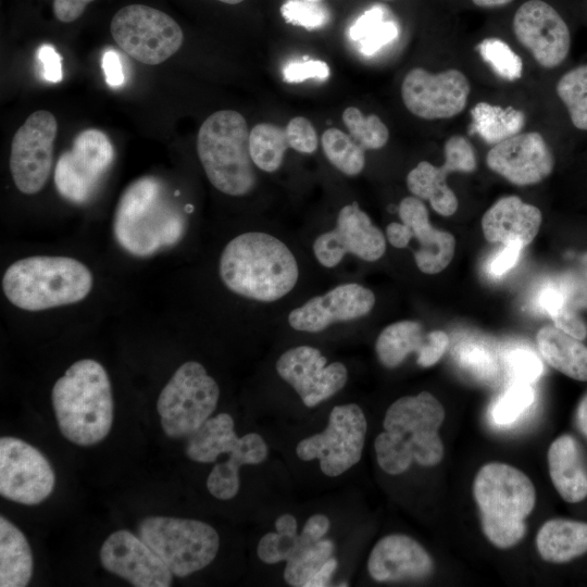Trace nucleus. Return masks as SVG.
<instances>
[{
  "mask_svg": "<svg viewBox=\"0 0 587 587\" xmlns=\"http://www.w3.org/2000/svg\"><path fill=\"white\" fill-rule=\"evenodd\" d=\"M187 218L167 186L155 176H142L121 195L113 218V235L127 253L145 258L177 245Z\"/></svg>",
  "mask_w": 587,
  "mask_h": 587,
  "instance_id": "obj_1",
  "label": "nucleus"
},
{
  "mask_svg": "<svg viewBox=\"0 0 587 587\" xmlns=\"http://www.w3.org/2000/svg\"><path fill=\"white\" fill-rule=\"evenodd\" d=\"M218 273L230 291L260 302L283 298L299 278L290 249L263 232H247L233 238L222 251Z\"/></svg>",
  "mask_w": 587,
  "mask_h": 587,
  "instance_id": "obj_2",
  "label": "nucleus"
},
{
  "mask_svg": "<svg viewBox=\"0 0 587 587\" xmlns=\"http://www.w3.org/2000/svg\"><path fill=\"white\" fill-rule=\"evenodd\" d=\"M445 420L442 404L428 391L396 400L386 411L384 432L374 448L379 467L390 475L405 472L412 462L435 466L444 458L438 430Z\"/></svg>",
  "mask_w": 587,
  "mask_h": 587,
  "instance_id": "obj_3",
  "label": "nucleus"
},
{
  "mask_svg": "<svg viewBox=\"0 0 587 587\" xmlns=\"http://www.w3.org/2000/svg\"><path fill=\"white\" fill-rule=\"evenodd\" d=\"M52 405L62 435L78 446L103 440L113 422V397L105 369L96 360L73 363L52 388Z\"/></svg>",
  "mask_w": 587,
  "mask_h": 587,
  "instance_id": "obj_4",
  "label": "nucleus"
},
{
  "mask_svg": "<svg viewBox=\"0 0 587 587\" xmlns=\"http://www.w3.org/2000/svg\"><path fill=\"white\" fill-rule=\"evenodd\" d=\"M92 274L68 257L34 255L12 263L3 274L7 299L25 311H43L84 300L91 291Z\"/></svg>",
  "mask_w": 587,
  "mask_h": 587,
  "instance_id": "obj_5",
  "label": "nucleus"
},
{
  "mask_svg": "<svg viewBox=\"0 0 587 587\" xmlns=\"http://www.w3.org/2000/svg\"><path fill=\"white\" fill-rule=\"evenodd\" d=\"M473 495L484 535L492 545L507 549L522 540L526 532L524 521L536 502L528 476L509 464L490 462L477 472Z\"/></svg>",
  "mask_w": 587,
  "mask_h": 587,
  "instance_id": "obj_6",
  "label": "nucleus"
},
{
  "mask_svg": "<svg viewBox=\"0 0 587 587\" xmlns=\"http://www.w3.org/2000/svg\"><path fill=\"white\" fill-rule=\"evenodd\" d=\"M246 118L221 110L204 120L197 136V152L210 183L221 192L239 197L257 184Z\"/></svg>",
  "mask_w": 587,
  "mask_h": 587,
  "instance_id": "obj_7",
  "label": "nucleus"
},
{
  "mask_svg": "<svg viewBox=\"0 0 587 587\" xmlns=\"http://www.w3.org/2000/svg\"><path fill=\"white\" fill-rule=\"evenodd\" d=\"M138 534L178 577L209 565L220 548L217 532L198 520L149 516L140 522Z\"/></svg>",
  "mask_w": 587,
  "mask_h": 587,
  "instance_id": "obj_8",
  "label": "nucleus"
},
{
  "mask_svg": "<svg viewBox=\"0 0 587 587\" xmlns=\"http://www.w3.org/2000/svg\"><path fill=\"white\" fill-rule=\"evenodd\" d=\"M218 397L217 383L201 363L182 364L158 398L157 410L163 432L171 438L190 436L211 416Z\"/></svg>",
  "mask_w": 587,
  "mask_h": 587,
  "instance_id": "obj_9",
  "label": "nucleus"
},
{
  "mask_svg": "<svg viewBox=\"0 0 587 587\" xmlns=\"http://www.w3.org/2000/svg\"><path fill=\"white\" fill-rule=\"evenodd\" d=\"M110 30L117 46L147 65H157L176 53L184 33L168 14L145 4H129L112 17Z\"/></svg>",
  "mask_w": 587,
  "mask_h": 587,
  "instance_id": "obj_10",
  "label": "nucleus"
},
{
  "mask_svg": "<svg viewBox=\"0 0 587 587\" xmlns=\"http://www.w3.org/2000/svg\"><path fill=\"white\" fill-rule=\"evenodd\" d=\"M366 430V417L358 404L336 405L326 428L299 441L296 453L303 461L317 459L321 471L336 477L361 460Z\"/></svg>",
  "mask_w": 587,
  "mask_h": 587,
  "instance_id": "obj_11",
  "label": "nucleus"
},
{
  "mask_svg": "<svg viewBox=\"0 0 587 587\" xmlns=\"http://www.w3.org/2000/svg\"><path fill=\"white\" fill-rule=\"evenodd\" d=\"M114 160V149L101 130L88 128L74 139L72 148L58 159L54 184L65 200L83 204L97 192Z\"/></svg>",
  "mask_w": 587,
  "mask_h": 587,
  "instance_id": "obj_12",
  "label": "nucleus"
},
{
  "mask_svg": "<svg viewBox=\"0 0 587 587\" xmlns=\"http://www.w3.org/2000/svg\"><path fill=\"white\" fill-rule=\"evenodd\" d=\"M57 133L54 115L47 110H38L14 134L10 171L21 192L34 195L46 185L52 167Z\"/></svg>",
  "mask_w": 587,
  "mask_h": 587,
  "instance_id": "obj_13",
  "label": "nucleus"
},
{
  "mask_svg": "<svg viewBox=\"0 0 587 587\" xmlns=\"http://www.w3.org/2000/svg\"><path fill=\"white\" fill-rule=\"evenodd\" d=\"M55 475L34 446L11 436L0 439V494L22 504H38L54 489Z\"/></svg>",
  "mask_w": 587,
  "mask_h": 587,
  "instance_id": "obj_14",
  "label": "nucleus"
},
{
  "mask_svg": "<svg viewBox=\"0 0 587 587\" xmlns=\"http://www.w3.org/2000/svg\"><path fill=\"white\" fill-rule=\"evenodd\" d=\"M401 223H390L386 227V236L395 248H405L412 238L419 240L420 247L414 252V260L425 274H437L451 262L454 249V237L445 230L432 226L428 211L417 197H405L398 208Z\"/></svg>",
  "mask_w": 587,
  "mask_h": 587,
  "instance_id": "obj_15",
  "label": "nucleus"
},
{
  "mask_svg": "<svg viewBox=\"0 0 587 587\" xmlns=\"http://www.w3.org/2000/svg\"><path fill=\"white\" fill-rule=\"evenodd\" d=\"M470 83L455 68L433 74L422 67L407 73L401 85L405 108L425 120L449 118L461 113L467 102Z\"/></svg>",
  "mask_w": 587,
  "mask_h": 587,
  "instance_id": "obj_16",
  "label": "nucleus"
},
{
  "mask_svg": "<svg viewBox=\"0 0 587 587\" xmlns=\"http://www.w3.org/2000/svg\"><path fill=\"white\" fill-rule=\"evenodd\" d=\"M386 251V238L358 202L341 208L334 229L320 235L313 243V252L319 263L335 267L348 253L373 262Z\"/></svg>",
  "mask_w": 587,
  "mask_h": 587,
  "instance_id": "obj_17",
  "label": "nucleus"
},
{
  "mask_svg": "<svg viewBox=\"0 0 587 587\" xmlns=\"http://www.w3.org/2000/svg\"><path fill=\"white\" fill-rule=\"evenodd\" d=\"M321 351L311 346H298L285 351L276 361L278 375L299 395L309 407L333 397L341 390L348 379L344 363L327 364Z\"/></svg>",
  "mask_w": 587,
  "mask_h": 587,
  "instance_id": "obj_18",
  "label": "nucleus"
},
{
  "mask_svg": "<svg viewBox=\"0 0 587 587\" xmlns=\"http://www.w3.org/2000/svg\"><path fill=\"white\" fill-rule=\"evenodd\" d=\"M513 32L545 68L560 65L569 54L571 35L561 15L547 2L529 0L515 12Z\"/></svg>",
  "mask_w": 587,
  "mask_h": 587,
  "instance_id": "obj_19",
  "label": "nucleus"
},
{
  "mask_svg": "<svg viewBox=\"0 0 587 587\" xmlns=\"http://www.w3.org/2000/svg\"><path fill=\"white\" fill-rule=\"evenodd\" d=\"M102 566L136 587H168L172 572L152 549L133 533H112L100 549Z\"/></svg>",
  "mask_w": 587,
  "mask_h": 587,
  "instance_id": "obj_20",
  "label": "nucleus"
},
{
  "mask_svg": "<svg viewBox=\"0 0 587 587\" xmlns=\"http://www.w3.org/2000/svg\"><path fill=\"white\" fill-rule=\"evenodd\" d=\"M486 162L491 171L517 186L538 184L554 167L553 154L537 132L519 133L494 145Z\"/></svg>",
  "mask_w": 587,
  "mask_h": 587,
  "instance_id": "obj_21",
  "label": "nucleus"
},
{
  "mask_svg": "<svg viewBox=\"0 0 587 587\" xmlns=\"http://www.w3.org/2000/svg\"><path fill=\"white\" fill-rule=\"evenodd\" d=\"M374 304L375 296L369 288L357 283L341 284L291 310L288 323L299 332L319 333L334 323L367 315Z\"/></svg>",
  "mask_w": 587,
  "mask_h": 587,
  "instance_id": "obj_22",
  "label": "nucleus"
},
{
  "mask_svg": "<svg viewBox=\"0 0 587 587\" xmlns=\"http://www.w3.org/2000/svg\"><path fill=\"white\" fill-rule=\"evenodd\" d=\"M367 570L377 582L424 579L434 571L428 552L413 538L392 534L379 539L373 547Z\"/></svg>",
  "mask_w": 587,
  "mask_h": 587,
  "instance_id": "obj_23",
  "label": "nucleus"
},
{
  "mask_svg": "<svg viewBox=\"0 0 587 587\" xmlns=\"http://www.w3.org/2000/svg\"><path fill=\"white\" fill-rule=\"evenodd\" d=\"M540 210L523 202L516 196L497 200L484 214L482 228L490 242L509 243L517 241L523 247L536 237L541 224Z\"/></svg>",
  "mask_w": 587,
  "mask_h": 587,
  "instance_id": "obj_24",
  "label": "nucleus"
},
{
  "mask_svg": "<svg viewBox=\"0 0 587 587\" xmlns=\"http://www.w3.org/2000/svg\"><path fill=\"white\" fill-rule=\"evenodd\" d=\"M548 467L552 484L563 500L576 503L587 497V467L574 437L564 434L552 441Z\"/></svg>",
  "mask_w": 587,
  "mask_h": 587,
  "instance_id": "obj_25",
  "label": "nucleus"
},
{
  "mask_svg": "<svg viewBox=\"0 0 587 587\" xmlns=\"http://www.w3.org/2000/svg\"><path fill=\"white\" fill-rule=\"evenodd\" d=\"M540 557L551 563H565L587 552V523L567 519L545 522L536 536Z\"/></svg>",
  "mask_w": 587,
  "mask_h": 587,
  "instance_id": "obj_26",
  "label": "nucleus"
},
{
  "mask_svg": "<svg viewBox=\"0 0 587 587\" xmlns=\"http://www.w3.org/2000/svg\"><path fill=\"white\" fill-rule=\"evenodd\" d=\"M538 349L544 359L562 374L587 382V346L554 325L537 333Z\"/></svg>",
  "mask_w": 587,
  "mask_h": 587,
  "instance_id": "obj_27",
  "label": "nucleus"
},
{
  "mask_svg": "<svg viewBox=\"0 0 587 587\" xmlns=\"http://www.w3.org/2000/svg\"><path fill=\"white\" fill-rule=\"evenodd\" d=\"M33 574V554L24 534L0 516V586L24 587Z\"/></svg>",
  "mask_w": 587,
  "mask_h": 587,
  "instance_id": "obj_28",
  "label": "nucleus"
},
{
  "mask_svg": "<svg viewBox=\"0 0 587 587\" xmlns=\"http://www.w3.org/2000/svg\"><path fill=\"white\" fill-rule=\"evenodd\" d=\"M239 437L234 430V420L227 413L209 417L196 432L188 436L187 457L199 463H212L222 453L229 454Z\"/></svg>",
  "mask_w": 587,
  "mask_h": 587,
  "instance_id": "obj_29",
  "label": "nucleus"
},
{
  "mask_svg": "<svg viewBox=\"0 0 587 587\" xmlns=\"http://www.w3.org/2000/svg\"><path fill=\"white\" fill-rule=\"evenodd\" d=\"M453 173L444 163L435 166L427 161H421L407 176V186L411 193L420 199L428 200L432 208L440 215H452L458 209V199L447 185V175Z\"/></svg>",
  "mask_w": 587,
  "mask_h": 587,
  "instance_id": "obj_30",
  "label": "nucleus"
},
{
  "mask_svg": "<svg viewBox=\"0 0 587 587\" xmlns=\"http://www.w3.org/2000/svg\"><path fill=\"white\" fill-rule=\"evenodd\" d=\"M428 342V333L415 321H400L385 327L378 335L375 351L379 362L387 369L400 365L415 352L420 355Z\"/></svg>",
  "mask_w": 587,
  "mask_h": 587,
  "instance_id": "obj_31",
  "label": "nucleus"
},
{
  "mask_svg": "<svg viewBox=\"0 0 587 587\" xmlns=\"http://www.w3.org/2000/svg\"><path fill=\"white\" fill-rule=\"evenodd\" d=\"M471 133L477 134L489 145H497L516 134L524 124L523 111L512 107L502 108L480 101L471 110Z\"/></svg>",
  "mask_w": 587,
  "mask_h": 587,
  "instance_id": "obj_32",
  "label": "nucleus"
},
{
  "mask_svg": "<svg viewBox=\"0 0 587 587\" xmlns=\"http://www.w3.org/2000/svg\"><path fill=\"white\" fill-rule=\"evenodd\" d=\"M335 544L329 539L312 541L300 534V547L286 561L284 579L294 587H305L310 578L333 557Z\"/></svg>",
  "mask_w": 587,
  "mask_h": 587,
  "instance_id": "obj_33",
  "label": "nucleus"
},
{
  "mask_svg": "<svg viewBox=\"0 0 587 587\" xmlns=\"http://www.w3.org/2000/svg\"><path fill=\"white\" fill-rule=\"evenodd\" d=\"M249 148L255 166L273 173L283 164L290 145L285 128L272 123H260L250 130Z\"/></svg>",
  "mask_w": 587,
  "mask_h": 587,
  "instance_id": "obj_34",
  "label": "nucleus"
},
{
  "mask_svg": "<svg viewBox=\"0 0 587 587\" xmlns=\"http://www.w3.org/2000/svg\"><path fill=\"white\" fill-rule=\"evenodd\" d=\"M384 16L383 9L374 7L362 14L350 27V38L358 43L363 54L372 55L398 37L397 24L386 21Z\"/></svg>",
  "mask_w": 587,
  "mask_h": 587,
  "instance_id": "obj_35",
  "label": "nucleus"
},
{
  "mask_svg": "<svg viewBox=\"0 0 587 587\" xmlns=\"http://www.w3.org/2000/svg\"><path fill=\"white\" fill-rule=\"evenodd\" d=\"M326 159L348 176L360 174L365 165V150L338 128H327L321 138Z\"/></svg>",
  "mask_w": 587,
  "mask_h": 587,
  "instance_id": "obj_36",
  "label": "nucleus"
},
{
  "mask_svg": "<svg viewBox=\"0 0 587 587\" xmlns=\"http://www.w3.org/2000/svg\"><path fill=\"white\" fill-rule=\"evenodd\" d=\"M535 397L532 384L511 382L489 409L491 423L502 428L512 426L532 408Z\"/></svg>",
  "mask_w": 587,
  "mask_h": 587,
  "instance_id": "obj_37",
  "label": "nucleus"
},
{
  "mask_svg": "<svg viewBox=\"0 0 587 587\" xmlns=\"http://www.w3.org/2000/svg\"><path fill=\"white\" fill-rule=\"evenodd\" d=\"M453 357L460 367L480 382H494L498 375L495 350L483 340L469 339L458 344Z\"/></svg>",
  "mask_w": 587,
  "mask_h": 587,
  "instance_id": "obj_38",
  "label": "nucleus"
},
{
  "mask_svg": "<svg viewBox=\"0 0 587 587\" xmlns=\"http://www.w3.org/2000/svg\"><path fill=\"white\" fill-rule=\"evenodd\" d=\"M555 90L573 125L587 130V64L566 72L559 79Z\"/></svg>",
  "mask_w": 587,
  "mask_h": 587,
  "instance_id": "obj_39",
  "label": "nucleus"
},
{
  "mask_svg": "<svg viewBox=\"0 0 587 587\" xmlns=\"http://www.w3.org/2000/svg\"><path fill=\"white\" fill-rule=\"evenodd\" d=\"M349 135L364 150L383 148L389 139V130L375 114L364 115L358 108L349 107L342 113Z\"/></svg>",
  "mask_w": 587,
  "mask_h": 587,
  "instance_id": "obj_40",
  "label": "nucleus"
},
{
  "mask_svg": "<svg viewBox=\"0 0 587 587\" xmlns=\"http://www.w3.org/2000/svg\"><path fill=\"white\" fill-rule=\"evenodd\" d=\"M476 49L499 77L508 82L521 78L522 59L503 40L486 38L477 45Z\"/></svg>",
  "mask_w": 587,
  "mask_h": 587,
  "instance_id": "obj_41",
  "label": "nucleus"
},
{
  "mask_svg": "<svg viewBox=\"0 0 587 587\" xmlns=\"http://www.w3.org/2000/svg\"><path fill=\"white\" fill-rule=\"evenodd\" d=\"M268 454V448L264 439L257 433L247 434L238 439L229 459L214 466L235 477H239V467L245 464H260Z\"/></svg>",
  "mask_w": 587,
  "mask_h": 587,
  "instance_id": "obj_42",
  "label": "nucleus"
},
{
  "mask_svg": "<svg viewBox=\"0 0 587 587\" xmlns=\"http://www.w3.org/2000/svg\"><path fill=\"white\" fill-rule=\"evenodd\" d=\"M503 364L511 382L533 384L544 371L541 360L527 347H514L507 350Z\"/></svg>",
  "mask_w": 587,
  "mask_h": 587,
  "instance_id": "obj_43",
  "label": "nucleus"
},
{
  "mask_svg": "<svg viewBox=\"0 0 587 587\" xmlns=\"http://www.w3.org/2000/svg\"><path fill=\"white\" fill-rule=\"evenodd\" d=\"M280 13L287 23L307 29L323 27L330 17L328 9L322 2L307 0H286L280 7Z\"/></svg>",
  "mask_w": 587,
  "mask_h": 587,
  "instance_id": "obj_44",
  "label": "nucleus"
},
{
  "mask_svg": "<svg viewBox=\"0 0 587 587\" xmlns=\"http://www.w3.org/2000/svg\"><path fill=\"white\" fill-rule=\"evenodd\" d=\"M300 546L298 533H266L259 541L257 553L259 559L266 564H275L287 561Z\"/></svg>",
  "mask_w": 587,
  "mask_h": 587,
  "instance_id": "obj_45",
  "label": "nucleus"
},
{
  "mask_svg": "<svg viewBox=\"0 0 587 587\" xmlns=\"http://www.w3.org/2000/svg\"><path fill=\"white\" fill-rule=\"evenodd\" d=\"M445 163L452 172L472 173L477 160L472 143L463 136H451L444 146Z\"/></svg>",
  "mask_w": 587,
  "mask_h": 587,
  "instance_id": "obj_46",
  "label": "nucleus"
},
{
  "mask_svg": "<svg viewBox=\"0 0 587 587\" xmlns=\"http://www.w3.org/2000/svg\"><path fill=\"white\" fill-rule=\"evenodd\" d=\"M290 148L301 153H313L317 148V135L312 123L303 117H292L285 127Z\"/></svg>",
  "mask_w": 587,
  "mask_h": 587,
  "instance_id": "obj_47",
  "label": "nucleus"
},
{
  "mask_svg": "<svg viewBox=\"0 0 587 587\" xmlns=\"http://www.w3.org/2000/svg\"><path fill=\"white\" fill-rule=\"evenodd\" d=\"M329 76L327 63L321 60L294 62L285 66L283 77L287 83H300L308 78L325 80Z\"/></svg>",
  "mask_w": 587,
  "mask_h": 587,
  "instance_id": "obj_48",
  "label": "nucleus"
},
{
  "mask_svg": "<svg viewBox=\"0 0 587 587\" xmlns=\"http://www.w3.org/2000/svg\"><path fill=\"white\" fill-rule=\"evenodd\" d=\"M523 248L522 243L517 241L504 243L487 262V274L491 277L504 275L515 265Z\"/></svg>",
  "mask_w": 587,
  "mask_h": 587,
  "instance_id": "obj_49",
  "label": "nucleus"
},
{
  "mask_svg": "<svg viewBox=\"0 0 587 587\" xmlns=\"http://www.w3.org/2000/svg\"><path fill=\"white\" fill-rule=\"evenodd\" d=\"M551 319L553 320L554 326L572 337L579 340L587 337L586 323L570 304L562 308L552 315Z\"/></svg>",
  "mask_w": 587,
  "mask_h": 587,
  "instance_id": "obj_50",
  "label": "nucleus"
},
{
  "mask_svg": "<svg viewBox=\"0 0 587 587\" xmlns=\"http://www.w3.org/2000/svg\"><path fill=\"white\" fill-rule=\"evenodd\" d=\"M449 341V337L445 332H429L427 346L423 352L417 355V364L422 367H430L436 364L446 352Z\"/></svg>",
  "mask_w": 587,
  "mask_h": 587,
  "instance_id": "obj_51",
  "label": "nucleus"
},
{
  "mask_svg": "<svg viewBox=\"0 0 587 587\" xmlns=\"http://www.w3.org/2000/svg\"><path fill=\"white\" fill-rule=\"evenodd\" d=\"M38 59L42 63L43 77L51 83L62 80V58L51 45L38 49Z\"/></svg>",
  "mask_w": 587,
  "mask_h": 587,
  "instance_id": "obj_52",
  "label": "nucleus"
},
{
  "mask_svg": "<svg viewBox=\"0 0 587 587\" xmlns=\"http://www.w3.org/2000/svg\"><path fill=\"white\" fill-rule=\"evenodd\" d=\"M93 0H53V13L63 23L76 21Z\"/></svg>",
  "mask_w": 587,
  "mask_h": 587,
  "instance_id": "obj_53",
  "label": "nucleus"
},
{
  "mask_svg": "<svg viewBox=\"0 0 587 587\" xmlns=\"http://www.w3.org/2000/svg\"><path fill=\"white\" fill-rule=\"evenodd\" d=\"M102 68L108 85L117 87L124 83L123 66L116 51L111 49L104 52L102 57Z\"/></svg>",
  "mask_w": 587,
  "mask_h": 587,
  "instance_id": "obj_54",
  "label": "nucleus"
},
{
  "mask_svg": "<svg viewBox=\"0 0 587 587\" xmlns=\"http://www.w3.org/2000/svg\"><path fill=\"white\" fill-rule=\"evenodd\" d=\"M329 526L330 523L326 515L314 514L307 520L301 533L312 541H317L325 536Z\"/></svg>",
  "mask_w": 587,
  "mask_h": 587,
  "instance_id": "obj_55",
  "label": "nucleus"
},
{
  "mask_svg": "<svg viewBox=\"0 0 587 587\" xmlns=\"http://www.w3.org/2000/svg\"><path fill=\"white\" fill-rule=\"evenodd\" d=\"M337 560L329 558L321 569L310 578L305 587H324L327 586L334 572L337 569Z\"/></svg>",
  "mask_w": 587,
  "mask_h": 587,
  "instance_id": "obj_56",
  "label": "nucleus"
},
{
  "mask_svg": "<svg viewBox=\"0 0 587 587\" xmlns=\"http://www.w3.org/2000/svg\"><path fill=\"white\" fill-rule=\"evenodd\" d=\"M576 420L580 432L587 437V394L577 407Z\"/></svg>",
  "mask_w": 587,
  "mask_h": 587,
  "instance_id": "obj_57",
  "label": "nucleus"
},
{
  "mask_svg": "<svg viewBox=\"0 0 587 587\" xmlns=\"http://www.w3.org/2000/svg\"><path fill=\"white\" fill-rule=\"evenodd\" d=\"M512 0H472V2L480 8H498L507 5Z\"/></svg>",
  "mask_w": 587,
  "mask_h": 587,
  "instance_id": "obj_58",
  "label": "nucleus"
},
{
  "mask_svg": "<svg viewBox=\"0 0 587 587\" xmlns=\"http://www.w3.org/2000/svg\"><path fill=\"white\" fill-rule=\"evenodd\" d=\"M582 265H583V270L587 276V252H585L582 257Z\"/></svg>",
  "mask_w": 587,
  "mask_h": 587,
  "instance_id": "obj_59",
  "label": "nucleus"
},
{
  "mask_svg": "<svg viewBox=\"0 0 587 587\" xmlns=\"http://www.w3.org/2000/svg\"><path fill=\"white\" fill-rule=\"evenodd\" d=\"M217 1L226 3V4H238L242 2L243 0H217Z\"/></svg>",
  "mask_w": 587,
  "mask_h": 587,
  "instance_id": "obj_60",
  "label": "nucleus"
},
{
  "mask_svg": "<svg viewBox=\"0 0 587 587\" xmlns=\"http://www.w3.org/2000/svg\"><path fill=\"white\" fill-rule=\"evenodd\" d=\"M307 1H312V2H322L323 0H307Z\"/></svg>",
  "mask_w": 587,
  "mask_h": 587,
  "instance_id": "obj_61",
  "label": "nucleus"
},
{
  "mask_svg": "<svg viewBox=\"0 0 587 587\" xmlns=\"http://www.w3.org/2000/svg\"><path fill=\"white\" fill-rule=\"evenodd\" d=\"M384 1H390V0H384Z\"/></svg>",
  "mask_w": 587,
  "mask_h": 587,
  "instance_id": "obj_62",
  "label": "nucleus"
}]
</instances>
